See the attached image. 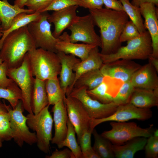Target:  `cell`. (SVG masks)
I'll return each mask as SVG.
<instances>
[{"mask_svg": "<svg viewBox=\"0 0 158 158\" xmlns=\"http://www.w3.org/2000/svg\"><path fill=\"white\" fill-rule=\"evenodd\" d=\"M95 25L99 28L101 42L100 53L108 54L115 52L121 46L120 37L128 21L125 12L106 8L89 9Z\"/></svg>", "mask_w": 158, "mask_h": 158, "instance_id": "1", "label": "cell"}, {"mask_svg": "<svg viewBox=\"0 0 158 158\" xmlns=\"http://www.w3.org/2000/svg\"><path fill=\"white\" fill-rule=\"evenodd\" d=\"M36 48L26 25L9 33L0 47V58L8 68H18L29 51Z\"/></svg>", "mask_w": 158, "mask_h": 158, "instance_id": "2", "label": "cell"}, {"mask_svg": "<svg viewBox=\"0 0 158 158\" xmlns=\"http://www.w3.org/2000/svg\"><path fill=\"white\" fill-rule=\"evenodd\" d=\"M27 54L32 75L35 78L45 81L59 75L61 63L57 53L37 48Z\"/></svg>", "mask_w": 158, "mask_h": 158, "instance_id": "3", "label": "cell"}, {"mask_svg": "<svg viewBox=\"0 0 158 158\" xmlns=\"http://www.w3.org/2000/svg\"><path fill=\"white\" fill-rule=\"evenodd\" d=\"M127 42L126 46L121 47L114 53L104 54L99 52L103 64L121 59H146L152 53L151 38L147 31L141 34L139 37Z\"/></svg>", "mask_w": 158, "mask_h": 158, "instance_id": "4", "label": "cell"}, {"mask_svg": "<svg viewBox=\"0 0 158 158\" xmlns=\"http://www.w3.org/2000/svg\"><path fill=\"white\" fill-rule=\"evenodd\" d=\"M49 106L47 105L37 114L29 113L26 116L28 126L35 133L38 148L46 154L50 151L53 123L49 111Z\"/></svg>", "mask_w": 158, "mask_h": 158, "instance_id": "5", "label": "cell"}, {"mask_svg": "<svg viewBox=\"0 0 158 158\" xmlns=\"http://www.w3.org/2000/svg\"><path fill=\"white\" fill-rule=\"evenodd\" d=\"M7 76L18 86L22 93V99L24 109L29 113L33 114L32 109L31 100L35 78L32 75L27 54L23 61L18 68H8Z\"/></svg>", "mask_w": 158, "mask_h": 158, "instance_id": "6", "label": "cell"}, {"mask_svg": "<svg viewBox=\"0 0 158 158\" xmlns=\"http://www.w3.org/2000/svg\"><path fill=\"white\" fill-rule=\"evenodd\" d=\"M111 122V129L104 132L101 135L114 145H123L136 137L148 138L152 134L153 124L143 128L133 122Z\"/></svg>", "mask_w": 158, "mask_h": 158, "instance_id": "7", "label": "cell"}, {"mask_svg": "<svg viewBox=\"0 0 158 158\" xmlns=\"http://www.w3.org/2000/svg\"><path fill=\"white\" fill-rule=\"evenodd\" d=\"M10 117V124L13 139L16 144L22 147L24 143L30 145L36 143L37 138L35 132H31L27 124V117L24 115L22 102L20 100L14 109L10 105H6Z\"/></svg>", "mask_w": 158, "mask_h": 158, "instance_id": "8", "label": "cell"}, {"mask_svg": "<svg viewBox=\"0 0 158 158\" xmlns=\"http://www.w3.org/2000/svg\"><path fill=\"white\" fill-rule=\"evenodd\" d=\"M48 11L41 13L40 16L27 25L28 31L33 38L36 48L57 53L56 43L59 40L55 37L51 31V24L48 21Z\"/></svg>", "mask_w": 158, "mask_h": 158, "instance_id": "9", "label": "cell"}, {"mask_svg": "<svg viewBox=\"0 0 158 158\" xmlns=\"http://www.w3.org/2000/svg\"><path fill=\"white\" fill-rule=\"evenodd\" d=\"M87 90V87L84 86L74 87L68 95L78 100L91 119L107 117L116 111L118 105L113 102L105 104L94 99L88 94Z\"/></svg>", "mask_w": 158, "mask_h": 158, "instance_id": "10", "label": "cell"}, {"mask_svg": "<svg viewBox=\"0 0 158 158\" xmlns=\"http://www.w3.org/2000/svg\"><path fill=\"white\" fill-rule=\"evenodd\" d=\"M95 25L90 13L79 16L76 21L68 28L71 32L69 35L70 41L73 43L82 42L101 48L100 37L95 31Z\"/></svg>", "mask_w": 158, "mask_h": 158, "instance_id": "11", "label": "cell"}, {"mask_svg": "<svg viewBox=\"0 0 158 158\" xmlns=\"http://www.w3.org/2000/svg\"><path fill=\"white\" fill-rule=\"evenodd\" d=\"M152 116V112L150 109L139 108L128 103L118 105L115 112L107 117L91 119L90 127L93 130L97 125L107 121L123 122L133 119L145 121L150 118Z\"/></svg>", "mask_w": 158, "mask_h": 158, "instance_id": "12", "label": "cell"}, {"mask_svg": "<svg viewBox=\"0 0 158 158\" xmlns=\"http://www.w3.org/2000/svg\"><path fill=\"white\" fill-rule=\"evenodd\" d=\"M66 96L64 101L68 118L75 128L78 142L83 131L90 127L91 119L78 100L69 95Z\"/></svg>", "mask_w": 158, "mask_h": 158, "instance_id": "13", "label": "cell"}, {"mask_svg": "<svg viewBox=\"0 0 158 158\" xmlns=\"http://www.w3.org/2000/svg\"><path fill=\"white\" fill-rule=\"evenodd\" d=\"M141 66L132 60L121 59L103 64L100 69L104 76L120 80L124 83L130 81Z\"/></svg>", "mask_w": 158, "mask_h": 158, "instance_id": "14", "label": "cell"}, {"mask_svg": "<svg viewBox=\"0 0 158 158\" xmlns=\"http://www.w3.org/2000/svg\"><path fill=\"white\" fill-rule=\"evenodd\" d=\"M155 5L151 3L142 4L140 9L145 19L144 25L149 32L152 41L153 57L158 58V20L157 10Z\"/></svg>", "mask_w": 158, "mask_h": 158, "instance_id": "15", "label": "cell"}, {"mask_svg": "<svg viewBox=\"0 0 158 158\" xmlns=\"http://www.w3.org/2000/svg\"><path fill=\"white\" fill-rule=\"evenodd\" d=\"M123 83L120 80L105 76L99 85L87 92L94 99L103 103H110L113 102Z\"/></svg>", "mask_w": 158, "mask_h": 158, "instance_id": "16", "label": "cell"}, {"mask_svg": "<svg viewBox=\"0 0 158 158\" xmlns=\"http://www.w3.org/2000/svg\"><path fill=\"white\" fill-rule=\"evenodd\" d=\"M79 6H74L54 11L49 14L48 19L50 23L54 25L52 34L54 36L58 38L64 30L68 28L75 23L79 16L77 15L76 11Z\"/></svg>", "mask_w": 158, "mask_h": 158, "instance_id": "17", "label": "cell"}, {"mask_svg": "<svg viewBox=\"0 0 158 158\" xmlns=\"http://www.w3.org/2000/svg\"><path fill=\"white\" fill-rule=\"evenodd\" d=\"M51 111L53 114L55 133L51 142L57 145L65 138L67 132L68 117L64 100H61L54 104Z\"/></svg>", "mask_w": 158, "mask_h": 158, "instance_id": "18", "label": "cell"}, {"mask_svg": "<svg viewBox=\"0 0 158 158\" xmlns=\"http://www.w3.org/2000/svg\"><path fill=\"white\" fill-rule=\"evenodd\" d=\"M157 73L149 63L141 66L134 74L130 81L135 88L151 90L158 89Z\"/></svg>", "mask_w": 158, "mask_h": 158, "instance_id": "19", "label": "cell"}, {"mask_svg": "<svg viewBox=\"0 0 158 158\" xmlns=\"http://www.w3.org/2000/svg\"><path fill=\"white\" fill-rule=\"evenodd\" d=\"M60 59L61 68L59 73L61 87L66 95L67 90L72 85L75 78L73 69L75 64L81 60L72 54L61 52L56 53Z\"/></svg>", "mask_w": 158, "mask_h": 158, "instance_id": "20", "label": "cell"}, {"mask_svg": "<svg viewBox=\"0 0 158 158\" xmlns=\"http://www.w3.org/2000/svg\"><path fill=\"white\" fill-rule=\"evenodd\" d=\"M69 35L66 32H64L59 37V40L56 45L57 52H61L66 54H72L78 57L82 61L88 57L91 50L96 46L85 43L72 42L69 40Z\"/></svg>", "mask_w": 158, "mask_h": 158, "instance_id": "21", "label": "cell"}, {"mask_svg": "<svg viewBox=\"0 0 158 158\" xmlns=\"http://www.w3.org/2000/svg\"><path fill=\"white\" fill-rule=\"evenodd\" d=\"M98 46L94 47L90 51L88 57L85 60L81 61L74 66L75 73L74 82L71 87L67 90L66 95H69L73 89L74 85L78 79L82 75L89 71L100 69L103 64L100 56Z\"/></svg>", "mask_w": 158, "mask_h": 158, "instance_id": "22", "label": "cell"}, {"mask_svg": "<svg viewBox=\"0 0 158 158\" xmlns=\"http://www.w3.org/2000/svg\"><path fill=\"white\" fill-rule=\"evenodd\" d=\"M142 109H150L158 105V89L154 90L135 88L129 102Z\"/></svg>", "mask_w": 158, "mask_h": 158, "instance_id": "23", "label": "cell"}, {"mask_svg": "<svg viewBox=\"0 0 158 158\" xmlns=\"http://www.w3.org/2000/svg\"><path fill=\"white\" fill-rule=\"evenodd\" d=\"M147 138L138 137L132 139L121 145H112L114 157L133 158L137 152L144 149Z\"/></svg>", "mask_w": 158, "mask_h": 158, "instance_id": "24", "label": "cell"}, {"mask_svg": "<svg viewBox=\"0 0 158 158\" xmlns=\"http://www.w3.org/2000/svg\"><path fill=\"white\" fill-rule=\"evenodd\" d=\"M22 13L34 12L28 9L20 8L14 4L12 5L7 0H0V20L3 31L8 29L14 18Z\"/></svg>", "mask_w": 158, "mask_h": 158, "instance_id": "25", "label": "cell"}, {"mask_svg": "<svg viewBox=\"0 0 158 158\" xmlns=\"http://www.w3.org/2000/svg\"><path fill=\"white\" fill-rule=\"evenodd\" d=\"M48 105L45 81L35 78L32 100L31 107L33 113L38 114Z\"/></svg>", "mask_w": 158, "mask_h": 158, "instance_id": "26", "label": "cell"}, {"mask_svg": "<svg viewBox=\"0 0 158 158\" xmlns=\"http://www.w3.org/2000/svg\"><path fill=\"white\" fill-rule=\"evenodd\" d=\"M104 77L100 68L89 71L80 77L73 88L84 86L87 87V90H92L102 82Z\"/></svg>", "mask_w": 158, "mask_h": 158, "instance_id": "27", "label": "cell"}, {"mask_svg": "<svg viewBox=\"0 0 158 158\" xmlns=\"http://www.w3.org/2000/svg\"><path fill=\"white\" fill-rule=\"evenodd\" d=\"M67 127V132L65 138L57 144V146L59 149L67 147L72 152L75 158H82L83 154L80 146L77 141L75 128L68 118Z\"/></svg>", "mask_w": 158, "mask_h": 158, "instance_id": "28", "label": "cell"}, {"mask_svg": "<svg viewBox=\"0 0 158 158\" xmlns=\"http://www.w3.org/2000/svg\"><path fill=\"white\" fill-rule=\"evenodd\" d=\"M40 14L41 13L37 12L30 13H22L16 16L13 20L9 28L2 31V35L0 39V47L4 39L9 33L27 25L37 19Z\"/></svg>", "mask_w": 158, "mask_h": 158, "instance_id": "29", "label": "cell"}, {"mask_svg": "<svg viewBox=\"0 0 158 158\" xmlns=\"http://www.w3.org/2000/svg\"><path fill=\"white\" fill-rule=\"evenodd\" d=\"M45 83L49 105H54L61 100H64L66 95L61 87L58 77L47 79Z\"/></svg>", "mask_w": 158, "mask_h": 158, "instance_id": "30", "label": "cell"}, {"mask_svg": "<svg viewBox=\"0 0 158 158\" xmlns=\"http://www.w3.org/2000/svg\"><path fill=\"white\" fill-rule=\"evenodd\" d=\"M92 134L94 138V143L92 147L100 158H114L111 142L99 134L95 129L92 131Z\"/></svg>", "mask_w": 158, "mask_h": 158, "instance_id": "31", "label": "cell"}, {"mask_svg": "<svg viewBox=\"0 0 158 158\" xmlns=\"http://www.w3.org/2000/svg\"><path fill=\"white\" fill-rule=\"evenodd\" d=\"M122 4L125 12L135 25L141 34L146 31L139 7L133 5L129 0H119Z\"/></svg>", "mask_w": 158, "mask_h": 158, "instance_id": "32", "label": "cell"}, {"mask_svg": "<svg viewBox=\"0 0 158 158\" xmlns=\"http://www.w3.org/2000/svg\"><path fill=\"white\" fill-rule=\"evenodd\" d=\"M1 98L7 100L14 109L22 99L21 90L14 82L7 88H0V99Z\"/></svg>", "mask_w": 158, "mask_h": 158, "instance_id": "33", "label": "cell"}, {"mask_svg": "<svg viewBox=\"0 0 158 158\" xmlns=\"http://www.w3.org/2000/svg\"><path fill=\"white\" fill-rule=\"evenodd\" d=\"M13 139L10 124V117L8 111L0 113V147L3 142Z\"/></svg>", "mask_w": 158, "mask_h": 158, "instance_id": "34", "label": "cell"}, {"mask_svg": "<svg viewBox=\"0 0 158 158\" xmlns=\"http://www.w3.org/2000/svg\"><path fill=\"white\" fill-rule=\"evenodd\" d=\"M135 88L130 81L123 83L113 102L118 105L128 103Z\"/></svg>", "mask_w": 158, "mask_h": 158, "instance_id": "35", "label": "cell"}, {"mask_svg": "<svg viewBox=\"0 0 158 158\" xmlns=\"http://www.w3.org/2000/svg\"><path fill=\"white\" fill-rule=\"evenodd\" d=\"M74 6L88 8L87 4L83 0H53L50 4L43 12L56 11Z\"/></svg>", "mask_w": 158, "mask_h": 158, "instance_id": "36", "label": "cell"}, {"mask_svg": "<svg viewBox=\"0 0 158 158\" xmlns=\"http://www.w3.org/2000/svg\"><path fill=\"white\" fill-rule=\"evenodd\" d=\"M137 28L130 20L125 24L120 37V41L122 42H128L136 38L140 35Z\"/></svg>", "mask_w": 158, "mask_h": 158, "instance_id": "37", "label": "cell"}, {"mask_svg": "<svg viewBox=\"0 0 158 158\" xmlns=\"http://www.w3.org/2000/svg\"><path fill=\"white\" fill-rule=\"evenodd\" d=\"M148 138L144 148L145 157L148 158H158V136L152 134Z\"/></svg>", "mask_w": 158, "mask_h": 158, "instance_id": "38", "label": "cell"}, {"mask_svg": "<svg viewBox=\"0 0 158 158\" xmlns=\"http://www.w3.org/2000/svg\"><path fill=\"white\" fill-rule=\"evenodd\" d=\"M53 0H29L26 4L28 9L34 12L41 13L47 8Z\"/></svg>", "mask_w": 158, "mask_h": 158, "instance_id": "39", "label": "cell"}, {"mask_svg": "<svg viewBox=\"0 0 158 158\" xmlns=\"http://www.w3.org/2000/svg\"><path fill=\"white\" fill-rule=\"evenodd\" d=\"M93 130L90 127L85 129L78 142V144H80L82 154L92 147L91 144V137Z\"/></svg>", "mask_w": 158, "mask_h": 158, "instance_id": "40", "label": "cell"}, {"mask_svg": "<svg viewBox=\"0 0 158 158\" xmlns=\"http://www.w3.org/2000/svg\"><path fill=\"white\" fill-rule=\"evenodd\" d=\"M8 69L7 65L5 62H3L0 65V88H7L14 82L12 80L7 77Z\"/></svg>", "mask_w": 158, "mask_h": 158, "instance_id": "41", "label": "cell"}, {"mask_svg": "<svg viewBox=\"0 0 158 158\" xmlns=\"http://www.w3.org/2000/svg\"><path fill=\"white\" fill-rule=\"evenodd\" d=\"M46 158H75L74 156L68 148H65L62 150L56 149L50 156H46Z\"/></svg>", "mask_w": 158, "mask_h": 158, "instance_id": "42", "label": "cell"}, {"mask_svg": "<svg viewBox=\"0 0 158 158\" xmlns=\"http://www.w3.org/2000/svg\"><path fill=\"white\" fill-rule=\"evenodd\" d=\"M105 8L114 10L125 12L123 6L119 0H103Z\"/></svg>", "mask_w": 158, "mask_h": 158, "instance_id": "43", "label": "cell"}, {"mask_svg": "<svg viewBox=\"0 0 158 158\" xmlns=\"http://www.w3.org/2000/svg\"><path fill=\"white\" fill-rule=\"evenodd\" d=\"M87 4L89 9H99L102 8L103 0H83Z\"/></svg>", "mask_w": 158, "mask_h": 158, "instance_id": "44", "label": "cell"}, {"mask_svg": "<svg viewBox=\"0 0 158 158\" xmlns=\"http://www.w3.org/2000/svg\"><path fill=\"white\" fill-rule=\"evenodd\" d=\"M82 158H101L92 147L83 154Z\"/></svg>", "mask_w": 158, "mask_h": 158, "instance_id": "45", "label": "cell"}, {"mask_svg": "<svg viewBox=\"0 0 158 158\" xmlns=\"http://www.w3.org/2000/svg\"><path fill=\"white\" fill-rule=\"evenodd\" d=\"M146 3H151L157 6L158 0H132L131 3L133 5L139 7L142 4Z\"/></svg>", "mask_w": 158, "mask_h": 158, "instance_id": "46", "label": "cell"}, {"mask_svg": "<svg viewBox=\"0 0 158 158\" xmlns=\"http://www.w3.org/2000/svg\"><path fill=\"white\" fill-rule=\"evenodd\" d=\"M150 63L158 73V58H156L150 56L148 58Z\"/></svg>", "mask_w": 158, "mask_h": 158, "instance_id": "47", "label": "cell"}, {"mask_svg": "<svg viewBox=\"0 0 158 158\" xmlns=\"http://www.w3.org/2000/svg\"><path fill=\"white\" fill-rule=\"evenodd\" d=\"M29 0H15L14 2V4L16 5L19 7L23 8L24 6H25L26 3Z\"/></svg>", "mask_w": 158, "mask_h": 158, "instance_id": "48", "label": "cell"}, {"mask_svg": "<svg viewBox=\"0 0 158 158\" xmlns=\"http://www.w3.org/2000/svg\"><path fill=\"white\" fill-rule=\"evenodd\" d=\"M8 112L6 104L4 102H2L0 99V113Z\"/></svg>", "mask_w": 158, "mask_h": 158, "instance_id": "49", "label": "cell"}, {"mask_svg": "<svg viewBox=\"0 0 158 158\" xmlns=\"http://www.w3.org/2000/svg\"><path fill=\"white\" fill-rule=\"evenodd\" d=\"M152 134L155 136H158V129H156L155 131H154L153 132V134Z\"/></svg>", "mask_w": 158, "mask_h": 158, "instance_id": "50", "label": "cell"}, {"mask_svg": "<svg viewBox=\"0 0 158 158\" xmlns=\"http://www.w3.org/2000/svg\"><path fill=\"white\" fill-rule=\"evenodd\" d=\"M3 30L1 25V22L0 20V33H2Z\"/></svg>", "mask_w": 158, "mask_h": 158, "instance_id": "51", "label": "cell"}, {"mask_svg": "<svg viewBox=\"0 0 158 158\" xmlns=\"http://www.w3.org/2000/svg\"><path fill=\"white\" fill-rule=\"evenodd\" d=\"M2 35V33H0V38H1ZM3 62L2 61L1 59L0 58V65Z\"/></svg>", "mask_w": 158, "mask_h": 158, "instance_id": "52", "label": "cell"}]
</instances>
